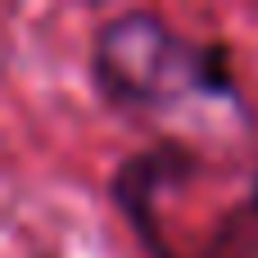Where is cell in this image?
<instances>
[{
	"label": "cell",
	"instance_id": "cell-1",
	"mask_svg": "<svg viewBox=\"0 0 258 258\" xmlns=\"http://www.w3.org/2000/svg\"><path fill=\"white\" fill-rule=\"evenodd\" d=\"M91 86L109 109L163 113L190 95L236 100L231 50L222 41H186L154 9H122L95 27Z\"/></svg>",
	"mask_w": 258,
	"mask_h": 258
},
{
	"label": "cell",
	"instance_id": "cell-2",
	"mask_svg": "<svg viewBox=\"0 0 258 258\" xmlns=\"http://www.w3.org/2000/svg\"><path fill=\"white\" fill-rule=\"evenodd\" d=\"M195 172H200V154L186 141H172V136L132 150L109 172V200H113V209L122 213V222L132 227V236L141 240V249L150 258H177L172 245L163 240V227H159V200L168 190L186 186Z\"/></svg>",
	"mask_w": 258,
	"mask_h": 258
},
{
	"label": "cell",
	"instance_id": "cell-3",
	"mask_svg": "<svg viewBox=\"0 0 258 258\" xmlns=\"http://www.w3.org/2000/svg\"><path fill=\"white\" fill-rule=\"evenodd\" d=\"M249 209H254V218H258V168H254V181H249Z\"/></svg>",
	"mask_w": 258,
	"mask_h": 258
}]
</instances>
